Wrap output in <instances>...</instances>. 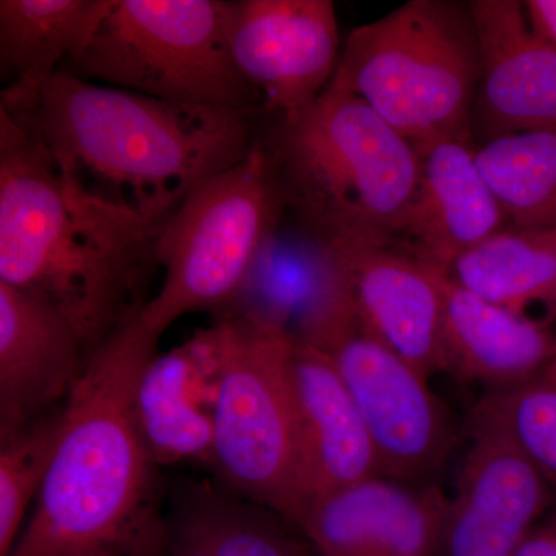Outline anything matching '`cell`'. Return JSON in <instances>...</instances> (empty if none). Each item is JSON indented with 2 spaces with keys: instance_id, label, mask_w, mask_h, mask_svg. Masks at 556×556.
Here are the masks:
<instances>
[{
  "instance_id": "7402d4cb",
  "label": "cell",
  "mask_w": 556,
  "mask_h": 556,
  "mask_svg": "<svg viewBox=\"0 0 556 556\" xmlns=\"http://www.w3.org/2000/svg\"><path fill=\"white\" fill-rule=\"evenodd\" d=\"M115 0H0L2 101L27 100L89 46Z\"/></svg>"
},
{
  "instance_id": "6da1fadb",
  "label": "cell",
  "mask_w": 556,
  "mask_h": 556,
  "mask_svg": "<svg viewBox=\"0 0 556 556\" xmlns=\"http://www.w3.org/2000/svg\"><path fill=\"white\" fill-rule=\"evenodd\" d=\"M83 195L163 228L193 190L247 159L268 110L181 104L61 70L35 97L0 101Z\"/></svg>"
},
{
  "instance_id": "4fadbf2b",
  "label": "cell",
  "mask_w": 556,
  "mask_h": 556,
  "mask_svg": "<svg viewBox=\"0 0 556 556\" xmlns=\"http://www.w3.org/2000/svg\"><path fill=\"white\" fill-rule=\"evenodd\" d=\"M471 438L439 555L514 556L555 506V490L506 431L471 420Z\"/></svg>"
},
{
  "instance_id": "8fae6325",
  "label": "cell",
  "mask_w": 556,
  "mask_h": 556,
  "mask_svg": "<svg viewBox=\"0 0 556 556\" xmlns=\"http://www.w3.org/2000/svg\"><path fill=\"white\" fill-rule=\"evenodd\" d=\"M229 43L241 75L277 118L311 108L334 78L342 54L331 0L230 2Z\"/></svg>"
},
{
  "instance_id": "ac0fdd59",
  "label": "cell",
  "mask_w": 556,
  "mask_h": 556,
  "mask_svg": "<svg viewBox=\"0 0 556 556\" xmlns=\"http://www.w3.org/2000/svg\"><path fill=\"white\" fill-rule=\"evenodd\" d=\"M419 181L401 239L441 268L508 228L506 212L479 169L471 135L416 146Z\"/></svg>"
},
{
  "instance_id": "5bb4252c",
  "label": "cell",
  "mask_w": 556,
  "mask_h": 556,
  "mask_svg": "<svg viewBox=\"0 0 556 556\" xmlns=\"http://www.w3.org/2000/svg\"><path fill=\"white\" fill-rule=\"evenodd\" d=\"M447 508L437 485L376 475L320 497L298 527L318 556H439Z\"/></svg>"
},
{
  "instance_id": "1f68e13d",
  "label": "cell",
  "mask_w": 556,
  "mask_h": 556,
  "mask_svg": "<svg viewBox=\"0 0 556 556\" xmlns=\"http://www.w3.org/2000/svg\"><path fill=\"white\" fill-rule=\"evenodd\" d=\"M552 232H554V237H555V244H556V228L554 230H552Z\"/></svg>"
},
{
  "instance_id": "d4e9b609",
  "label": "cell",
  "mask_w": 556,
  "mask_h": 556,
  "mask_svg": "<svg viewBox=\"0 0 556 556\" xmlns=\"http://www.w3.org/2000/svg\"><path fill=\"white\" fill-rule=\"evenodd\" d=\"M64 408L0 431V556L14 551L38 500L60 441Z\"/></svg>"
},
{
  "instance_id": "9c48e42d",
  "label": "cell",
  "mask_w": 556,
  "mask_h": 556,
  "mask_svg": "<svg viewBox=\"0 0 556 556\" xmlns=\"http://www.w3.org/2000/svg\"><path fill=\"white\" fill-rule=\"evenodd\" d=\"M218 318H243L328 354L362 328L338 252L287 207Z\"/></svg>"
},
{
  "instance_id": "7a4b0ae2",
  "label": "cell",
  "mask_w": 556,
  "mask_h": 556,
  "mask_svg": "<svg viewBox=\"0 0 556 556\" xmlns=\"http://www.w3.org/2000/svg\"><path fill=\"white\" fill-rule=\"evenodd\" d=\"M160 226L83 195L0 109V281L42 300L90 357L148 305Z\"/></svg>"
},
{
  "instance_id": "4316f807",
  "label": "cell",
  "mask_w": 556,
  "mask_h": 556,
  "mask_svg": "<svg viewBox=\"0 0 556 556\" xmlns=\"http://www.w3.org/2000/svg\"><path fill=\"white\" fill-rule=\"evenodd\" d=\"M164 555V519L163 525L141 533V535L75 556H163Z\"/></svg>"
},
{
  "instance_id": "30bf717a",
  "label": "cell",
  "mask_w": 556,
  "mask_h": 556,
  "mask_svg": "<svg viewBox=\"0 0 556 556\" xmlns=\"http://www.w3.org/2000/svg\"><path fill=\"white\" fill-rule=\"evenodd\" d=\"M329 354L367 427L380 477L424 482L437 473L456 430L426 376L364 328Z\"/></svg>"
},
{
  "instance_id": "5b68a950",
  "label": "cell",
  "mask_w": 556,
  "mask_h": 556,
  "mask_svg": "<svg viewBox=\"0 0 556 556\" xmlns=\"http://www.w3.org/2000/svg\"><path fill=\"white\" fill-rule=\"evenodd\" d=\"M479 76L470 2L409 0L348 35L329 86L420 146L471 135Z\"/></svg>"
},
{
  "instance_id": "ba28073f",
  "label": "cell",
  "mask_w": 556,
  "mask_h": 556,
  "mask_svg": "<svg viewBox=\"0 0 556 556\" xmlns=\"http://www.w3.org/2000/svg\"><path fill=\"white\" fill-rule=\"evenodd\" d=\"M214 444L208 467L233 495L298 526V439L288 382L291 340L243 318H218Z\"/></svg>"
},
{
  "instance_id": "52a82bcc",
  "label": "cell",
  "mask_w": 556,
  "mask_h": 556,
  "mask_svg": "<svg viewBox=\"0 0 556 556\" xmlns=\"http://www.w3.org/2000/svg\"><path fill=\"white\" fill-rule=\"evenodd\" d=\"M265 130L247 159L193 190L161 228L163 281L139 313L161 338L190 313L225 314L283 214V189Z\"/></svg>"
},
{
  "instance_id": "4dcf8cb0",
  "label": "cell",
  "mask_w": 556,
  "mask_h": 556,
  "mask_svg": "<svg viewBox=\"0 0 556 556\" xmlns=\"http://www.w3.org/2000/svg\"><path fill=\"white\" fill-rule=\"evenodd\" d=\"M552 317H554V318H555V321H556V308H555V311H554V314H552ZM555 332H556V329H555Z\"/></svg>"
},
{
  "instance_id": "9a60e30c",
  "label": "cell",
  "mask_w": 556,
  "mask_h": 556,
  "mask_svg": "<svg viewBox=\"0 0 556 556\" xmlns=\"http://www.w3.org/2000/svg\"><path fill=\"white\" fill-rule=\"evenodd\" d=\"M288 382L303 515L320 497L380 475L379 464L367 427L331 354L291 342Z\"/></svg>"
},
{
  "instance_id": "7c38bea8",
  "label": "cell",
  "mask_w": 556,
  "mask_h": 556,
  "mask_svg": "<svg viewBox=\"0 0 556 556\" xmlns=\"http://www.w3.org/2000/svg\"><path fill=\"white\" fill-rule=\"evenodd\" d=\"M327 240L345 268L362 328L427 379L447 371L441 266L396 237Z\"/></svg>"
},
{
  "instance_id": "8992f818",
  "label": "cell",
  "mask_w": 556,
  "mask_h": 556,
  "mask_svg": "<svg viewBox=\"0 0 556 556\" xmlns=\"http://www.w3.org/2000/svg\"><path fill=\"white\" fill-rule=\"evenodd\" d=\"M229 20L230 2L223 0H115L87 49L64 70L164 101L263 108L233 61Z\"/></svg>"
},
{
  "instance_id": "f546056e",
  "label": "cell",
  "mask_w": 556,
  "mask_h": 556,
  "mask_svg": "<svg viewBox=\"0 0 556 556\" xmlns=\"http://www.w3.org/2000/svg\"><path fill=\"white\" fill-rule=\"evenodd\" d=\"M544 378L554 380V382H556V361L554 362V364L551 365V367H548L546 375H544Z\"/></svg>"
},
{
  "instance_id": "603a6c76",
  "label": "cell",
  "mask_w": 556,
  "mask_h": 556,
  "mask_svg": "<svg viewBox=\"0 0 556 556\" xmlns=\"http://www.w3.org/2000/svg\"><path fill=\"white\" fill-rule=\"evenodd\" d=\"M445 273L475 298L527 314L556 308V244L552 230L508 226L463 252Z\"/></svg>"
},
{
  "instance_id": "f1b7e54d",
  "label": "cell",
  "mask_w": 556,
  "mask_h": 556,
  "mask_svg": "<svg viewBox=\"0 0 556 556\" xmlns=\"http://www.w3.org/2000/svg\"><path fill=\"white\" fill-rule=\"evenodd\" d=\"M525 5L533 30L556 47V0H527Z\"/></svg>"
},
{
  "instance_id": "cb8c5ba5",
  "label": "cell",
  "mask_w": 556,
  "mask_h": 556,
  "mask_svg": "<svg viewBox=\"0 0 556 556\" xmlns=\"http://www.w3.org/2000/svg\"><path fill=\"white\" fill-rule=\"evenodd\" d=\"M477 161L510 226L556 228V126L489 139Z\"/></svg>"
},
{
  "instance_id": "3957f363",
  "label": "cell",
  "mask_w": 556,
  "mask_h": 556,
  "mask_svg": "<svg viewBox=\"0 0 556 556\" xmlns=\"http://www.w3.org/2000/svg\"><path fill=\"white\" fill-rule=\"evenodd\" d=\"M161 336L139 314L91 354L64 408L36 507L10 556H75L155 529L159 466L139 428L137 387Z\"/></svg>"
},
{
  "instance_id": "83f0119b",
  "label": "cell",
  "mask_w": 556,
  "mask_h": 556,
  "mask_svg": "<svg viewBox=\"0 0 556 556\" xmlns=\"http://www.w3.org/2000/svg\"><path fill=\"white\" fill-rule=\"evenodd\" d=\"M514 556H556V504L530 530Z\"/></svg>"
},
{
  "instance_id": "ffe728a7",
  "label": "cell",
  "mask_w": 556,
  "mask_h": 556,
  "mask_svg": "<svg viewBox=\"0 0 556 556\" xmlns=\"http://www.w3.org/2000/svg\"><path fill=\"white\" fill-rule=\"evenodd\" d=\"M447 371L490 391L544 378L556 361V332L544 320L475 298L441 269Z\"/></svg>"
},
{
  "instance_id": "277c9868",
  "label": "cell",
  "mask_w": 556,
  "mask_h": 556,
  "mask_svg": "<svg viewBox=\"0 0 556 556\" xmlns=\"http://www.w3.org/2000/svg\"><path fill=\"white\" fill-rule=\"evenodd\" d=\"M285 206L327 239H401L419 152L367 102L329 86L311 108L266 124Z\"/></svg>"
},
{
  "instance_id": "44dd1931",
  "label": "cell",
  "mask_w": 556,
  "mask_h": 556,
  "mask_svg": "<svg viewBox=\"0 0 556 556\" xmlns=\"http://www.w3.org/2000/svg\"><path fill=\"white\" fill-rule=\"evenodd\" d=\"M163 556H318L299 527L218 482L177 490Z\"/></svg>"
},
{
  "instance_id": "2e32d148",
  "label": "cell",
  "mask_w": 556,
  "mask_h": 556,
  "mask_svg": "<svg viewBox=\"0 0 556 556\" xmlns=\"http://www.w3.org/2000/svg\"><path fill=\"white\" fill-rule=\"evenodd\" d=\"M481 76L471 129L489 139L556 126V47L518 0H471Z\"/></svg>"
},
{
  "instance_id": "484cf974",
  "label": "cell",
  "mask_w": 556,
  "mask_h": 556,
  "mask_svg": "<svg viewBox=\"0 0 556 556\" xmlns=\"http://www.w3.org/2000/svg\"><path fill=\"white\" fill-rule=\"evenodd\" d=\"M471 420L506 431L556 493V382L533 380L510 390L489 391Z\"/></svg>"
},
{
  "instance_id": "d6986e66",
  "label": "cell",
  "mask_w": 556,
  "mask_h": 556,
  "mask_svg": "<svg viewBox=\"0 0 556 556\" xmlns=\"http://www.w3.org/2000/svg\"><path fill=\"white\" fill-rule=\"evenodd\" d=\"M219 339L217 325L150 358L137 387V416L156 466L211 464Z\"/></svg>"
},
{
  "instance_id": "e0dca14e",
  "label": "cell",
  "mask_w": 556,
  "mask_h": 556,
  "mask_svg": "<svg viewBox=\"0 0 556 556\" xmlns=\"http://www.w3.org/2000/svg\"><path fill=\"white\" fill-rule=\"evenodd\" d=\"M89 361L67 318L0 281V431L64 407Z\"/></svg>"
}]
</instances>
